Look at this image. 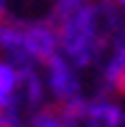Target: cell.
<instances>
[{"mask_svg": "<svg viewBox=\"0 0 125 127\" xmlns=\"http://www.w3.org/2000/svg\"><path fill=\"white\" fill-rule=\"evenodd\" d=\"M14 86H17V72L8 66V64L0 61V111L8 108L11 94H14Z\"/></svg>", "mask_w": 125, "mask_h": 127, "instance_id": "cell-1", "label": "cell"}]
</instances>
